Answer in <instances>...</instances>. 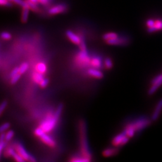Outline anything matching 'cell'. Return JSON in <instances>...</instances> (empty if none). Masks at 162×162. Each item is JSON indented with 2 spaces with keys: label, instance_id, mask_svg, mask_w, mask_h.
Returning <instances> with one entry per match:
<instances>
[{
  "label": "cell",
  "instance_id": "cell-1",
  "mask_svg": "<svg viewBox=\"0 0 162 162\" xmlns=\"http://www.w3.org/2000/svg\"><path fill=\"white\" fill-rule=\"evenodd\" d=\"M63 109V105L60 104L56 110L54 114L49 113L47 115L45 119L41 123L39 126L45 133H48L52 131L55 127L58 119L60 116Z\"/></svg>",
  "mask_w": 162,
  "mask_h": 162
},
{
  "label": "cell",
  "instance_id": "cell-2",
  "mask_svg": "<svg viewBox=\"0 0 162 162\" xmlns=\"http://www.w3.org/2000/svg\"><path fill=\"white\" fill-rule=\"evenodd\" d=\"M80 136H81V151L82 156L90 159L91 154L88 150L85 135V124L82 123L80 124Z\"/></svg>",
  "mask_w": 162,
  "mask_h": 162
},
{
  "label": "cell",
  "instance_id": "cell-3",
  "mask_svg": "<svg viewBox=\"0 0 162 162\" xmlns=\"http://www.w3.org/2000/svg\"><path fill=\"white\" fill-rule=\"evenodd\" d=\"M91 59L87 54V50H81V51L77 54L76 57L75 62L76 65L80 68H85L90 65Z\"/></svg>",
  "mask_w": 162,
  "mask_h": 162
},
{
  "label": "cell",
  "instance_id": "cell-4",
  "mask_svg": "<svg viewBox=\"0 0 162 162\" xmlns=\"http://www.w3.org/2000/svg\"><path fill=\"white\" fill-rule=\"evenodd\" d=\"M14 150L26 162H35L36 160L34 157L28 153V152L25 150L23 146L19 144H16L14 146Z\"/></svg>",
  "mask_w": 162,
  "mask_h": 162
},
{
  "label": "cell",
  "instance_id": "cell-5",
  "mask_svg": "<svg viewBox=\"0 0 162 162\" xmlns=\"http://www.w3.org/2000/svg\"><path fill=\"white\" fill-rule=\"evenodd\" d=\"M152 86L148 91V94L151 95L155 93L162 84V75H159L154 78L152 81Z\"/></svg>",
  "mask_w": 162,
  "mask_h": 162
},
{
  "label": "cell",
  "instance_id": "cell-6",
  "mask_svg": "<svg viewBox=\"0 0 162 162\" xmlns=\"http://www.w3.org/2000/svg\"><path fill=\"white\" fill-rule=\"evenodd\" d=\"M150 121L148 119H140L137 121H135L133 123L130 124L133 128L135 129L136 131H139L143 128L147 127L148 124H150Z\"/></svg>",
  "mask_w": 162,
  "mask_h": 162
},
{
  "label": "cell",
  "instance_id": "cell-7",
  "mask_svg": "<svg viewBox=\"0 0 162 162\" xmlns=\"http://www.w3.org/2000/svg\"><path fill=\"white\" fill-rule=\"evenodd\" d=\"M67 10V6L65 4H59L55 6L52 8H51L49 10L48 13L50 14H56L60 13L66 12Z\"/></svg>",
  "mask_w": 162,
  "mask_h": 162
},
{
  "label": "cell",
  "instance_id": "cell-8",
  "mask_svg": "<svg viewBox=\"0 0 162 162\" xmlns=\"http://www.w3.org/2000/svg\"><path fill=\"white\" fill-rule=\"evenodd\" d=\"M66 35L68 37V38H69L70 40L73 42V43L78 45H80L82 42V38L81 37H79L78 35L75 34L73 31H70V30H67L66 31Z\"/></svg>",
  "mask_w": 162,
  "mask_h": 162
},
{
  "label": "cell",
  "instance_id": "cell-9",
  "mask_svg": "<svg viewBox=\"0 0 162 162\" xmlns=\"http://www.w3.org/2000/svg\"><path fill=\"white\" fill-rule=\"evenodd\" d=\"M39 137L40 138V139L42 140V142H43L45 144H47L48 146H49L51 147H54L55 146L56 143L54 141V140L52 139L49 136L47 135V133L44 132Z\"/></svg>",
  "mask_w": 162,
  "mask_h": 162
},
{
  "label": "cell",
  "instance_id": "cell-10",
  "mask_svg": "<svg viewBox=\"0 0 162 162\" xmlns=\"http://www.w3.org/2000/svg\"><path fill=\"white\" fill-rule=\"evenodd\" d=\"M88 74L94 78L101 79L103 77V74L102 71L95 68L90 69L88 70Z\"/></svg>",
  "mask_w": 162,
  "mask_h": 162
},
{
  "label": "cell",
  "instance_id": "cell-11",
  "mask_svg": "<svg viewBox=\"0 0 162 162\" xmlns=\"http://www.w3.org/2000/svg\"><path fill=\"white\" fill-rule=\"evenodd\" d=\"M162 110V99L160 100V101L158 102L157 104L155 110L153 112V114L152 115V119L154 121H156L158 117L160 115V114Z\"/></svg>",
  "mask_w": 162,
  "mask_h": 162
},
{
  "label": "cell",
  "instance_id": "cell-12",
  "mask_svg": "<svg viewBox=\"0 0 162 162\" xmlns=\"http://www.w3.org/2000/svg\"><path fill=\"white\" fill-rule=\"evenodd\" d=\"M161 30H162V20H156L155 21L154 26L152 27L148 28L147 31L149 33H152Z\"/></svg>",
  "mask_w": 162,
  "mask_h": 162
},
{
  "label": "cell",
  "instance_id": "cell-13",
  "mask_svg": "<svg viewBox=\"0 0 162 162\" xmlns=\"http://www.w3.org/2000/svg\"><path fill=\"white\" fill-rule=\"evenodd\" d=\"M126 133L124 130V132H123V133L116 135L115 137L114 138L113 140H112V144L114 146H118V145H121V142L123 138L126 136Z\"/></svg>",
  "mask_w": 162,
  "mask_h": 162
},
{
  "label": "cell",
  "instance_id": "cell-14",
  "mask_svg": "<svg viewBox=\"0 0 162 162\" xmlns=\"http://www.w3.org/2000/svg\"><path fill=\"white\" fill-rule=\"evenodd\" d=\"M102 64L101 63V60L100 59V58H97V57H94L91 59V62H90V66H91L93 68L95 69H99L100 67Z\"/></svg>",
  "mask_w": 162,
  "mask_h": 162
},
{
  "label": "cell",
  "instance_id": "cell-15",
  "mask_svg": "<svg viewBox=\"0 0 162 162\" xmlns=\"http://www.w3.org/2000/svg\"><path fill=\"white\" fill-rule=\"evenodd\" d=\"M44 79L43 74L40 73L38 71H35L33 75V79L37 83H40V82Z\"/></svg>",
  "mask_w": 162,
  "mask_h": 162
},
{
  "label": "cell",
  "instance_id": "cell-16",
  "mask_svg": "<svg viewBox=\"0 0 162 162\" xmlns=\"http://www.w3.org/2000/svg\"><path fill=\"white\" fill-rule=\"evenodd\" d=\"M35 70L37 71L44 74L47 71V66L43 63H39L36 65Z\"/></svg>",
  "mask_w": 162,
  "mask_h": 162
},
{
  "label": "cell",
  "instance_id": "cell-17",
  "mask_svg": "<svg viewBox=\"0 0 162 162\" xmlns=\"http://www.w3.org/2000/svg\"><path fill=\"white\" fill-rule=\"evenodd\" d=\"M29 12H30V8L29 7L23 8L22 13V17H21V21L23 23H25L27 22V21L28 19Z\"/></svg>",
  "mask_w": 162,
  "mask_h": 162
},
{
  "label": "cell",
  "instance_id": "cell-18",
  "mask_svg": "<svg viewBox=\"0 0 162 162\" xmlns=\"http://www.w3.org/2000/svg\"><path fill=\"white\" fill-rule=\"evenodd\" d=\"M124 42V41L122 39L118 38V37L114 38H112V39H111V40H109L107 41V43L109 45H121Z\"/></svg>",
  "mask_w": 162,
  "mask_h": 162
},
{
  "label": "cell",
  "instance_id": "cell-19",
  "mask_svg": "<svg viewBox=\"0 0 162 162\" xmlns=\"http://www.w3.org/2000/svg\"><path fill=\"white\" fill-rule=\"evenodd\" d=\"M116 152L115 148H107L103 151V155L106 157H108L114 155Z\"/></svg>",
  "mask_w": 162,
  "mask_h": 162
},
{
  "label": "cell",
  "instance_id": "cell-20",
  "mask_svg": "<svg viewBox=\"0 0 162 162\" xmlns=\"http://www.w3.org/2000/svg\"><path fill=\"white\" fill-rule=\"evenodd\" d=\"M135 129L134 128H133L132 126H130V124L128 125L127 126V128L125 130V132L126 133V135L127 136H128L129 138H131V137H133L135 135Z\"/></svg>",
  "mask_w": 162,
  "mask_h": 162
},
{
  "label": "cell",
  "instance_id": "cell-21",
  "mask_svg": "<svg viewBox=\"0 0 162 162\" xmlns=\"http://www.w3.org/2000/svg\"><path fill=\"white\" fill-rule=\"evenodd\" d=\"M70 161L73 162H88L90 161V159L86 158L83 156H81V157H76L72 158Z\"/></svg>",
  "mask_w": 162,
  "mask_h": 162
},
{
  "label": "cell",
  "instance_id": "cell-22",
  "mask_svg": "<svg viewBox=\"0 0 162 162\" xmlns=\"http://www.w3.org/2000/svg\"><path fill=\"white\" fill-rule=\"evenodd\" d=\"M116 37H118V35L116 34L115 33H106L103 35V38L104 39V40H109L112 38H114Z\"/></svg>",
  "mask_w": 162,
  "mask_h": 162
},
{
  "label": "cell",
  "instance_id": "cell-23",
  "mask_svg": "<svg viewBox=\"0 0 162 162\" xmlns=\"http://www.w3.org/2000/svg\"><path fill=\"white\" fill-rule=\"evenodd\" d=\"M12 157L14 159V160L15 161L18 162H25L23 159L16 152V151L14 150L12 154Z\"/></svg>",
  "mask_w": 162,
  "mask_h": 162
},
{
  "label": "cell",
  "instance_id": "cell-24",
  "mask_svg": "<svg viewBox=\"0 0 162 162\" xmlns=\"http://www.w3.org/2000/svg\"><path fill=\"white\" fill-rule=\"evenodd\" d=\"M26 2L28 4L30 9H31L34 12H37L38 10V7L37 6V4H35L34 2H31L30 0H26Z\"/></svg>",
  "mask_w": 162,
  "mask_h": 162
},
{
  "label": "cell",
  "instance_id": "cell-25",
  "mask_svg": "<svg viewBox=\"0 0 162 162\" xmlns=\"http://www.w3.org/2000/svg\"><path fill=\"white\" fill-rule=\"evenodd\" d=\"M28 64L26 63H22L20 67H19V73L21 75L23 74L24 73L26 72V71L28 69Z\"/></svg>",
  "mask_w": 162,
  "mask_h": 162
},
{
  "label": "cell",
  "instance_id": "cell-26",
  "mask_svg": "<svg viewBox=\"0 0 162 162\" xmlns=\"http://www.w3.org/2000/svg\"><path fill=\"white\" fill-rule=\"evenodd\" d=\"M13 2H14L15 3H16L17 4L21 6V7H22L23 8H25V7H29L28 4L26 3V1H24L23 0H13Z\"/></svg>",
  "mask_w": 162,
  "mask_h": 162
},
{
  "label": "cell",
  "instance_id": "cell-27",
  "mask_svg": "<svg viewBox=\"0 0 162 162\" xmlns=\"http://www.w3.org/2000/svg\"><path fill=\"white\" fill-rule=\"evenodd\" d=\"M104 64H105V67L107 69H111L112 67V66H113L112 62V60L110 58H106L105 59Z\"/></svg>",
  "mask_w": 162,
  "mask_h": 162
},
{
  "label": "cell",
  "instance_id": "cell-28",
  "mask_svg": "<svg viewBox=\"0 0 162 162\" xmlns=\"http://www.w3.org/2000/svg\"><path fill=\"white\" fill-rule=\"evenodd\" d=\"M14 136V132L13 130H10L7 132L5 135V139L6 141H9L12 139Z\"/></svg>",
  "mask_w": 162,
  "mask_h": 162
},
{
  "label": "cell",
  "instance_id": "cell-29",
  "mask_svg": "<svg viewBox=\"0 0 162 162\" xmlns=\"http://www.w3.org/2000/svg\"><path fill=\"white\" fill-rule=\"evenodd\" d=\"M1 38H2V39L7 40H10V39L11 38L12 35H11V34H10L9 33H8V32L3 31V32L1 33Z\"/></svg>",
  "mask_w": 162,
  "mask_h": 162
},
{
  "label": "cell",
  "instance_id": "cell-30",
  "mask_svg": "<svg viewBox=\"0 0 162 162\" xmlns=\"http://www.w3.org/2000/svg\"><path fill=\"white\" fill-rule=\"evenodd\" d=\"M10 127V123H4L3 124L1 125V128H0V132H1V133H4L5 131H6Z\"/></svg>",
  "mask_w": 162,
  "mask_h": 162
},
{
  "label": "cell",
  "instance_id": "cell-31",
  "mask_svg": "<svg viewBox=\"0 0 162 162\" xmlns=\"http://www.w3.org/2000/svg\"><path fill=\"white\" fill-rule=\"evenodd\" d=\"M21 75L20 73H18V74H17V75L12 76V78H11V81H10L11 83H12V84L16 83L19 80V79L21 78Z\"/></svg>",
  "mask_w": 162,
  "mask_h": 162
},
{
  "label": "cell",
  "instance_id": "cell-32",
  "mask_svg": "<svg viewBox=\"0 0 162 162\" xmlns=\"http://www.w3.org/2000/svg\"><path fill=\"white\" fill-rule=\"evenodd\" d=\"M48 83H49L48 79H47L46 78H44L42 81L40 82V83H39V85H40V86L42 88H45L46 87H47Z\"/></svg>",
  "mask_w": 162,
  "mask_h": 162
},
{
  "label": "cell",
  "instance_id": "cell-33",
  "mask_svg": "<svg viewBox=\"0 0 162 162\" xmlns=\"http://www.w3.org/2000/svg\"><path fill=\"white\" fill-rule=\"evenodd\" d=\"M7 102L6 101H4L1 103V106H0V114L1 115H2L4 110L5 109V108L6 107V106H7Z\"/></svg>",
  "mask_w": 162,
  "mask_h": 162
},
{
  "label": "cell",
  "instance_id": "cell-34",
  "mask_svg": "<svg viewBox=\"0 0 162 162\" xmlns=\"http://www.w3.org/2000/svg\"><path fill=\"white\" fill-rule=\"evenodd\" d=\"M146 24L148 26V28H150V27H152L154 26L155 25V21H154L153 19H148L147 20V22H146Z\"/></svg>",
  "mask_w": 162,
  "mask_h": 162
},
{
  "label": "cell",
  "instance_id": "cell-35",
  "mask_svg": "<svg viewBox=\"0 0 162 162\" xmlns=\"http://www.w3.org/2000/svg\"><path fill=\"white\" fill-rule=\"evenodd\" d=\"M19 73V67H15L14 69H13L12 71H11V73H10V76L12 77L17 74Z\"/></svg>",
  "mask_w": 162,
  "mask_h": 162
},
{
  "label": "cell",
  "instance_id": "cell-36",
  "mask_svg": "<svg viewBox=\"0 0 162 162\" xmlns=\"http://www.w3.org/2000/svg\"><path fill=\"white\" fill-rule=\"evenodd\" d=\"M0 4L1 6H10L11 4L9 2V0H0Z\"/></svg>",
  "mask_w": 162,
  "mask_h": 162
},
{
  "label": "cell",
  "instance_id": "cell-37",
  "mask_svg": "<svg viewBox=\"0 0 162 162\" xmlns=\"http://www.w3.org/2000/svg\"><path fill=\"white\" fill-rule=\"evenodd\" d=\"M128 140H129V137L126 135V136L123 138V139L121 145H123L126 144L128 142Z\"/></svg>",
  "mask_w": 162,
  "mask_h": 162
},
{
  "label": "cell",
  "instance_id": "cell-38",
  "mask_svg": "<svg viewBox=\"0 0 162 162\" xmlns=\"http://www.w3.org/2000/svg\"><path fill=\"white\" fill-rule=\"evenodd\" d=\"M38 1L42 4H47L48 2V0H38Z\"/></svg>",
  "mask_w": 162,
  "mask_h": 162
},
{
  "label": "cell",
  "instance_id": "cell-39",
  "mask_svg": "<svg viewBox=\"0 0 162 162\" xmlns=\"http://www.w3.org/2000/svg\"><path fill=\"white\" fill-rule=\"evenodd\" d=\"M31 2H34V3H35V4H38V2H39V1H38V0H30Z\"/></svg>",
  "mask_w": 162,
  "mask_h": 162
},
{
  "label": "cell",
  "instance_id": "cell-40",
  "mask_svg": "<svg viewBox=\"0 0 162 162\" xmlns=\"http://www.w3.org/2000/svg\"><path fill=\"white\" fill-rule=\"evenodd\" d=\"M9 1H13V0H9Z\"/></svg>",
  "mask_w": 162,
  "mask_h": 162
}]
</instances>
